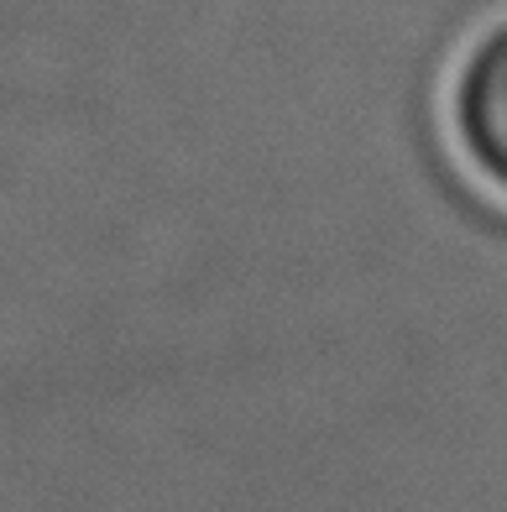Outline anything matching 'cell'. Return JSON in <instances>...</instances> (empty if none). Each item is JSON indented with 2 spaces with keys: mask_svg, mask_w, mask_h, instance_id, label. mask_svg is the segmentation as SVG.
<instances>
[{
  "mask_svg": "<svg viewBox=\"0 0 507 512\" xmlns=\"http://www.w3.org/2000/svg\"><path fill=\"white\" fill-rule=\"evenodd\" d=\"M455 131L466 157L507 189V27H497L455 84Z\"/></svg>",
  "mask_w": 507,
  "mask_h": 512,
  "instance_id": "6da1fadb",
  "label": "cell"
}]
</instances>
